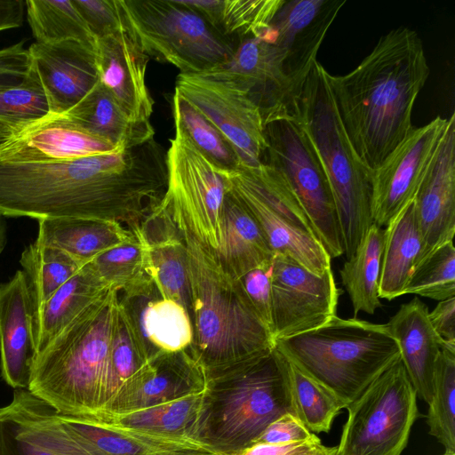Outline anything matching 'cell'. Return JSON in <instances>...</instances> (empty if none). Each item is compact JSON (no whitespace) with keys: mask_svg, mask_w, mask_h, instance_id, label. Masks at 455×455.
I'll list each match as a JSON object with an SVG mask.
<instances>
[{"mask_svg":"<svg viewBox=\"0 0 455 455\" xmlns=\"http://www.w3.org/2000/svg\"><path fill=\"white\" fill-rule=\"evenodd\" d=\"M166 188V152L154 139L75 160L0 162V214L117 222L134 231L160 204Z\"/></svg>","mask_w":455,"mask_h":455,"instance_id":"1","label":"cell"},{"mask_svg":"<svg viewBox=\"0 0 455 455\" xmlns=\"http://www.w3.org/2000/svg\"><path fill=\"white\" fill-rule=\"evenodd\" d=\"M429 73L422 41L406 27L382 36L347 74L329 73L344 129L370 170L379 167L413 129V108Z\"/></svg>","mask_w":455,"mask_h":455,"instance_id":"2","label":"cell"},{"mask_svg":"<svg viewBox=\"0 0 455 455\" xmlns=\"http://www.w3.org/2000/svg\"><path fill=\"white\" fill-rule=\"evenodd\" d=\"M118 307L119 291L109 287L34 356L27 389L62 416L100 419L116 388L111 352Z\"/></svg>","mask_w":455,"mask_h":455,"instance_id":"3","label":"cell"},{"mask_svg":"<svg viewBox=\"0 0 455 455\" xmlns=\"http://www.w3.org/2000/svg\"><path fill=\"white\" fill-rule=\"evenodd\" d=\"M178 231L186 246L191 292L194 339L188 350L210 382L271 350L275 340L217 253Z\"/></svg>","mask_w":455,"mask_h":455,"instance_id":"4","label":"cell"},{"mask_svg":"<svg viewBox=\"0 0 455 455\" xmlns=\"http://www.w3.org/2000/svg\"><path fill=\"white\" fill-rule=\"evenodd\" d=\"M308 139L328 180L347 259L374 224L372 171L358 157L339 115L329 72L316 60L291 112Z\"/></svg>","mask_w":455,"mask_h":455,"instance_id":"5","label":"cell"},{"mask_svg":"<svg viewBox=\"0 0 455 455\" xmlns=\"http://www.w3.org/2000/svg\"><path fill=\"white\" fill-rule=\"evenodd\" d=\"M0 420L23 445L52 455H228L200 439L70 419L26 388L0 408Z\"/></svg>","mask_w":455,"mask_h":455,"instance_id":"6","label":"cell"},{"mask_svg":"<svg viewBox=\"0 0 455 455\" xmlns=\"http://www.w3.org/2000/svg\"><path fill=\"white\" fill-rule=\"evenodd\" d=\"M301 371L331 390L347 407L400 360L387 323L334 316L325 324L275 340Z\"/></svg>","mask_w":455,"mask_h":455,"instance_id":"7","label":"cell"},{"mask_svg":"<svg viewBox=\"0 0 455 455\" xmlns=\"http://www.w3.org/2000/svg\"><path fill=\"white\" fill-rule=\"evenodd\" d=\"M209 395L207 442L226 454L254 443L283 415L295 416L286 357L275 346L210 381Z\"/></svg>","mask_w":455,"mask_h":455,"instance_id":"8","label":"cell"},{"mask_svg":"<svg viewBox=\"0 0 455 455\" xmlns=\"http://www.w3.org/2000/svg\"><path fill=\"white\" fill-rule=\"evenodd\" d=\"M128 32L142 52L180 74L202 75L234 55L232 38L180 0H119Z\"/></svg>","mask_w":455,"mask_h":455,"instance_id":"9","label":"cell"},{"mask_svg":"<svg viewBox=\"0 0 455 455\" xmlns=\"http://www.w3.org/2000/svg\"><path fill=\"white\" fill-rule=\"evenodd\" d=\"M417 397L400 359L346 408L336 455H401L418 417Z\"/></svg>","mask_w":455,"mask_h":455,"instance_id":"10","label":"cell"},{"mask_svg":"<svg viewBox=\"0 0 455 455\" xmlns=\"http://www.w3.org/2000/svg\"><path fill=\"white\" fill-rule=\"evenodd\" d=\"M167 188L162 204L178 229L217 253L228 183L221 171L180 132L166 151Z\"/></svg>","mask_w":455,"mask_h":455,"instance_id":"11","label":"cell"},{"mask_svg":"<svg viewBox=\"0 0 455 455\" xmlns=\"http://www.w3.org/2000/svg\"><path fill=\"white\" fill-rule=\"evenodd\" d=\"M264 132L267 147L262 164L285 177L331 259L341 256L344 246L335 203L308 139L291 114L265 124Z\"/></svg>","mask_w":455,"mask_h":455,"instance_id":"12","label":"cell"},{"mask_svg":"<svg viewBox=\"0 0 455 455\" xmlns=\"http://www.w3.org/2000/svg\"><path fill=\"white\" fill-rule=\"evenodd\" d=\"M175 92L200 110L224 135L240 166L262 164L267 144L259 108L228 83L201 75L180 74Z\"/></svg>","mask_w":455,"mask_h":455,"instance_id":"13","label":"cell"},{"mask_svg":"<svg viewBox=\"0 0 455 455\" xmlns=\"http://www.w3.org/2000/svg\"><path fill=\"white\" fill-rule=\"evenodd\" d=\"M339 293L331 268L316 275L290 257L275 255L272 271L275 340L328 323L337 315Z\"/></svg>","mask_w":455,"mask_h":455,"instance_id":"14","label":"cell"},{"mask_svg":"<svg viewBox=\"0 0 455 455\" xmlns=\"http://www.w3.org/2000/svg\"><path fill=\"white\" fill-rule=\"evenodd\" d=\"M448 121L436 116L427 124L413 128L372 171L371 215L375 225L387 227L414 200L438 152Z\"/></svg>","mask_w":455,"mask_h":455,"instance_id":"15","label":"cell"},{"mask_svg":"<svg viewBox=\"0 0 455 455\" xmlns=\"http://www.w3.org/2000/svg\"><path fill=\"white\" fill-rule=\"evenodd\" d=\"M201 76L224 81L245 93L259 108L264 125L289 116L299 94L285 75L277 48L255 36L239 39L228 62Z\"/></svg>","mask_w":455,"mask_h":455,"instance_id":"16","label":"cell"},{"mask_svg":"<svg viewBox=\"0 0 455 455\" xmlns=\"http://www.w3.org/2000/svg\"><path fill=\"white\" fill-rule=\"evenodd\" d=\"M345 4V0L285 1L270 23L255 36L277 48L285 75L299 92Z\"/></svg>","mask_w":455,"mask_h":455,"instance_id":"17","label":"cell"},{"mask_svg":"<svg viewBox=\"0 0 455 455\" xmlns=\"http://www.w3.org/2000/svg\"><path fill=\"white\" fill-rule=\"evenodd\" d=\"M116 148L64 114L49 115L22 127L0 147V162L40 164L112 153ZM126 149V148H125Z\"/></svg>","mask_w":455,"mask_h":455,"instance_id":"18","label":"cell"},{"mask_svg":"<svg viewBox=\"0 0 455 455\" xmlns=\"http://www.w3.org/2000/svg\"><path fill=\"white\" fill-rule=\"evenodd\" d=\"M28 51L51 115L67 113L100 81L92 47L66 40L53 44L35 42Z\"/></svg>","mask_w":455,"mask_h":455,"instance_id":"19","label":"cell"},{"mask_svg":"<svg viewBox=\"0 0 455 455\" xmlns=\"http://www.w3.org/2000/svg\"><path fill=\"white\" fill-rule=\"evenodd\" d=\"M95 55L100 83L129 119L150 123L154 100L146 84L149 58L127 28L96 39Z\"/></svg>","mask_w":455,"mask_h":455,"instance_id":"20","label":"cell"},{"mask_svg":"<svg viewBox=\"0 0 455 455\" xmlns=\"http://www.w3.org/2000/svg\"><path fill=\"white\" fill-rule=\"evenodd\" d=\"M448 120L438 152L413 200L424 244L420 262L436 248L452 242L455 234L454 113Z\"/></svg>","mask_w":455,"mask_h":455,"instance_id":"21","label":"cell"},{"mask_svg":"<svg viewBox=\"0 0 455 455\" xmlns=\"http://www.w3.org/2000/svg\"><path fill=\"white\" fill-rule=\"evenodd\" d=\"M34 304L26 274L0 284V371L14 389L28 388L32 360Z\"/></svg>","mask_w":455,"mask_h":455,"instance_id":"22","label":"cell"},{"mask_svg":"<svg viewBox=\"0 0 455 455\" xmlns=\"http://www.w3.org/2000/svg\"><path fill=\"white\" fill-rule=\"evenodd\" d=\"M221 172L227 180L228 190L254 218L274 256L290 257L316 275L331 268V259L316 237L273 210L244 181L237 170Z\"/></svg>","mask_w":455,"mask_h":455,"instance_id":"23","label":"cell"},{"mask_svg":"<svg viewBox=\"0 0 455 455\" xmlns=\"http://www.w3.org/2000/svg\"><path fill=\"white\" fill-rule=\"evenodd\" d=\"M140 229L148 243L151 275L157 291L162 298L180 304L191 318L186 246L162 203L145 219Z\"/></svg>","mask_w":455,"mask_h":455,"instance_id":"24","label":"cell"},{"mask_svg":"<svg viewBox=\"0 0 455 455\" xmlns=\"http://www.w3.org/2000/svg\"><path fill=\"white\" fill-rule=\"evenodd\" d=\"M428 308L418 297L403 304L387 323L396 340L400 359L417 395L427 404L441 351L428 319Z\"/></svg>","mask_w":455,"mask_h":455,"instance_id":"25","label":"cell"},{"mask_svg":"<svg viewBox=\"0 0 455 455\" xmlns=\"http://www.w3.org/2000/svg\"><path fill=\"white\" fill-rule=\"evenodd\" d=\"M217 255L225 271L238 281L249 271L273 262L274 255L254 218L228 190L225 196Z\"/></svg>","mask_w":455,"mask_h":455,"instance_id":"26","label":"cell"},{"mask_svg":"<svg viewBox=\"0 0 455 455\" xmlns=\"http://www.w3.org/2000/svg\"><path fill=\"white\" fill-rule=\"evenodd\" d=\"M111 357L116 383L115 394L108 411L98 420L107 415L123 411L128 402L156 371L154 357L132 312L120 298Z\"/></svg>","mask_w":455,"mask_h":455,"instance_id":"27","label":"cell"},{"mask_svg":"<svg viewBox=\"0 0 455 455\" xmlns=\"http://www.w3.org/2000/svg\"><path fill=\"white\" fill-rule=\"evenodd\" d=\"M109 287L89 262L82 266L47 300L34 307L32 329L35 355Z\"/></svg>","mask_w":455,"mask_h":455,"instance_id":"28","label":"cell"},{"mask_svg":"<svg viewBox=\"0 0 455 455\" xmlns=\"http://www.w3.org/2000/svg\"><path fill=\"white\" fill-rule=\"evenodd\" d=\"M120 299L132 312L152 356L188 349L194 330L188 311L179 303L164 299L157 290L140 297Z\"/></svg>","mask_w":455,"mask_h":455,"instance_id":"29","label":"cell"},{"mask_svg":"<svg viewBox=\"0 0 455 455\" xmlns=\"http://www.w3.org/2000/svg\"><path fill=\"white\" fill-rule=\"evenodd\" d=\"M209 405L208 387L200 393L180 399L132 411L107 415L96 422L90 423H114L207 442Z\"/></svg>","mask_w":455,"mask_h":455,"instance_id":"30","label":"cell"},{"mask_svg":"<svg viewBox=\"0 0 455 455\" xmlns=\"http://www.w3.org/2000/svg\"><path fill=\"white\" fill-rule=\"evenodd\" d=\"M423 250L412 201L386 227L379 299L392 300L403 295L410 276L421 260Z\"/></svg>","mask_w":455,"mask_h":455,"instance_id":"31","label":"cell"},{"mask_svg":"<svg viewBox=\"0 0 455 455\" xmlns=\"http://www.w3.org/2000/svg\"><path fill=\"white\" fill-rule=\"evenodd\" d=\"M64 115L118 148L138 147L154 139L151 123L130 120L100 81Z\"/></svg>","mask_w":455,"mask_h":455,"instance_id":"32","label":"cell"},{"mask_svg":"<svg viewBox=\"0 0 455 455\" xmlns=\"http://www.w3.org/2000/svg\"><path fill=\"white\" fill-rule=\"evenodd\" d=\"M134 232L117 222L79 219L38 220L36 240L57 247L79 264L85 265L97 256L130 240Z\"/></svg>","mask_w":455,"mask_h":455,"instance_id":"33","label":"cell"},{"mask_svg":"<svg viewBox=\"0 0 455 455\" xmlns=\"http://www.w3.org/2000/svg\"><path fill=\"white\" fill-rule=\"evenodd\" d=\"M154 375L119 413L169 403L200 393L209 387L205 371L188 348L174 353H157L154 355Z\"/></svg>","mask_w":455,"mask_h":455,"instance_id":"34","label":"cell"},{"mask_svg":"<svg viewBox=\"0 0 455 455\" xmlns=\"http://www.w3.org/2000/svg\"><path fill=\"white\" fill-rule=\"evenodd\" d=\"M133 236L90 261L97 275L122 296H145L156 290L151 275L148 243L141 229Z\"/></svg>","mask_w":455,"mask_h":455,"instance_id":"35","label":"cell"},{"mask_svg":"<svg viewBox=\"0 0 455 455\" xmlns=\"http://www.w3.org/2000/svg\"><path fill=\"white\" fill-rule=\"evenodd\" d=\"M384 243L385 229L372 224L339 271L354 315L359 312L372 315L382 307L379 284Z\"/></svg>","mask_w":455,"mask_h":455,"instance_id":"36","label":"cell"},{"mask_svg":"<svg viewBox=\"0 0 455 455\" xmlns=\"http://www.w3.org/2000/svg\"><path fill=\"white\" fill-rule=\"evenodd\" d=\"M285 0H194L192 8L221 35L255 36Z\"/></svg>","mask_w":455,"mask_h":455,"instance_id":"37","label":"cell"},{"mask_svg":"<svg viewBox=\"0 0 455 455\" xmlns=\"http://www.w3.org/2000/svg\"><path fill=\"white\" fill-rule=\"evenodd\" d=\"M25 8L36 43L73 40L95 49L96 38L71 0H26Z\"/></svg>","mask_w":455,"mask_h":455,"instance_id":"38","label":"cell"},{"mask_svg":"<svg viewBox=\"0 0 455 455\" xmlns=\"http://www.w3.org/2000/svg\"><path fill=\"white\" fill-rule=\"evenodd\" d=\"M172 108L175 131L182 133L218 169L231 172L240 166L234 149L224 135L177 92L172 96Z\"/></svg>","mask_w":455,"mask_h":455,"instance_id":"39","label":"cell"},{"mask_svg":"<svg viewBox=\"0 0 455 455\" xmlns=\"http://www.w3.org/2000/svg\"><path fill=\"white\" fill-rule=\"evenodd\" d=\"M20 264L27 275L34 307L47 300L84 266L64 251L37 240L22 251Z\"/></svg>","mask_w":455,"mask_h":455,"instance_id":"40","label":"cell"},{"mask_svg":"<svg viewBox=\"0 0 455 455\" xmlns=\"http://www.w3.org/2000/svg\"><path fill=\"white\" fill-rule=\"evenodd\" d=\"M286 361L296 418L311 433H328L334 419L347 404L287 357Z\"/></svg>","mask_w":455,"mask_h":455,"instance_id":"41","label":"cell"},{"mask_svg":"<svg viewBox=\"0 0 455 455\" xmlns=\"http://www.w3.org/2000/svg\"><path fill=\"white\" fill-rule=\"evenodd\" d=\"M428 406L429 434L443 445L445 453L455 454V351L441 348Z\"/></svg>","mask_w":455,"mask_h":455,"instance_id":"42","label":"cell"},{"mask_svg":"<svg viewBox=\"0 0 455 455\" xmlns=\"http://www.w3.org/2000/svg\"><path fill=\"white\" fill-rule=\"evenodd\" d=\"M415 294L441 301L455 297L453 241L436 248L413 270L403 295Z\"/></svg>","mask_w":455,"mask_h":455,"instance_id":"43","label":"cell"},{"mask_svg":"<svg viewBox=\"0 0 455 455\" xmlns=\"http://www.w3.org/2000/svg\"><path fill=\"white\" fill-rule=\"evenodd\" d=\"M49 115L47 98L32 66L22 84L0 89V121L22 128Z\"/></svg>","mask_w":455,"mask_h":455,"instance_id":"44","label":"cell"},{"mask_svg":"<svg viewBox=\"0 0 455 455\" xmlns=\"http://www.w3.org/2000/svg\"><path fill=\"white\" fill-rule=\"evenodd\" d=\"M96 39L126 28L119 0H71Z\"/></svg>","mask_w":455,"mask_h":455,"instance_id":"45","label":"cell"},{"mask_svg":"<svg viewBox=\"0 0 455 455\" xmlns=\"http://www.w3.org/2000/svg\"><path fill=\"white\" fill-rule=\"evenodd\" d=\"M272 271L273 262L249 271L238 281L255 312L274 337Z\"/></svg>","mask_w":455,"mask_h":455,"instance_id":"46","label":"cell"},{"mask_svg":"<svg viewBox=\"0 0 455 455\" xmlns=\"http://www.w3.org/2000/svg\"><path fill=\"white\" fill-rule=\"evenodd\" d=\"M31 69V59L24 42L0 49V89L22 84Z\"/></svg>","mask_w":455,"mask_h":455,"instance_id":"47","label":"cell"},{"mask_svg":"<svg viewBox=\"0 0 455 455\" xmlns=\"http://www.w3.org/2000/svg\"><path fill=\"white\" fill-rule=\"evenodd\" d=\"M315 437L294 415L285 414L270 423L255 443L287 445Z\"/></svg>","mask_w":455,"mask_h":455,"instance_id":"48","label":"cell"},{"mask_svg":"<svg viewBox=\"0 0 455 455\" xmlns=\"http://www.w3.org/2000/svg\"><path fill=\"white\" fill-rule=\"evenodd\" d=\"M428 319L441 348L455 351V297L439 301Z\"/></svg>","mask_w":455,"mask_h":455,"instance_id":"49","label":"cell"},{"mask_svg":"<svg viewBox=\"0 0 455 455\" xmlns=\"http://www.w3.org/2000/svg\"><path fill=\"white\" fill-rule=\"evenodd\" d=\"M318 443L321 440L317 436L310 441L287 445L255 443L228 455H303Z\"/></svg>","mask_w":455,"mask_h":455,"instance_id":"50","label":"cell"},{"mask_svg":"<svg viewBox=\"0 0 455 455\" xmlns=\"http://www.w3.org/2000/svg\"><path fill=\"white\" fill-rule=\"evenodd\" d=\"M24 10L25 1L0 0V31L20 27Z\"/></svg>","mask_w":455,"mask_h":455,"instance_id":"51","label":"cell"},{"mask_svg":"<svg viewBox=\"0 0 455 455\" xmlns=\"http://www.w3.org/2000/svg\"><path fill=\"white\" fill-rule=\"evenodd\" d=\"M21 128L0 121V147L15 135Z\"/></svg>","mask_w":455,"mask_h":455,"instance_id":"52","label":"cell"},{"mask_svg":"<svg viewBox=\"0 0 455 455\" xmlns=\"http://www.w3.org/2000/svg\"><path fill=\"white\" fill-rule=\"evenodd\" d=\"M304 455H336V447H328L318 443Z\"/></svg>","mask_w":455,"mask_h":455,"instance_id":"53","label":"cell"},{"mask_svg":"<svg viewBox=\"0 0 455 455\" xmlns=\"http://www.w3.org/2000/svg\"><path fill=\"white\" fill-rule=\"evenodd\" d=\"M7 243V230L5 221L0 214V255L4 250Z\"/></svg>","mask_w":455,"mask_h":455,"instance_id":"54","label":"cell"},{"mask_svg":"<svg viewBox=\"0 0 455 455\" xmlns=\"http://www.w3.org/2000/svg\"><path fill=\"white\" fill-rule=\"evenodd\" d=\"M4 423L0 420V455H9L8 445L4 436Z\"/></svg>","mask_w":455,"mask_h":455,"instance_id":"55","label":"cell"},{"mask_svg":"<svg viewBox=\"0 0 455 455\" xmlns=\"http://www.w3.org/2000/svg\"><path fill=\"white\" fill-rule=\"evenodd\" d=\"M25 452L27 455H52L50 453H47L45 451H40V450H37V449H34V448H31V447H28V446H25Z\"/></svg>","mask_w":455,"mask_h":455,"instance_id":"56","label":"cell"},{"mask_svg":"<svg viewBox=\"0 0 455 455\" xmlns=\"http://www.w3.org/2000/svg\"><path fill=\"white\" fill-rule=\"evenodd\" d=\"M443 455H455V454H449V453H443Z\"/></svg>","mask_w":455,"mask_h":455,"instance_id":"57","label":"cell"}]
</instances>
